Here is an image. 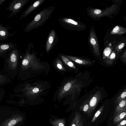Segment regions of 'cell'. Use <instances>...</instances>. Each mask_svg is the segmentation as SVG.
I'll return each mask as SVG.
<instances>
[{
  "label": "cell",
  "instance_id": "cell-6",
  "mask_svg": "<svg viewBox=\"0 0 126 126\" xmlns=\"http://www.w3.org/2000/svg\"><path fill=\"white\" fill-rule=\"evenodd\" d=\"M23 119L22 116L16 115L5 121L1 126H14L17 123L22 121Z\"/></svg>",
  "mask_w": 126,
  "mask_h": 126
},
{
  "label": "cell",
  "instance_id": "cell-9",
  "mask_svg": "<svg viewBox=\"0 0 126 126\" xmlns=\"http://www.w3.org/2000/svg\"><path fill=\"white\" fill-rule=\"evenodd\" d=\"M126 99L125 98L118 104L115 109L114 116L126 111Z\"/></svg>",
  "mask_w": 126,
  "mask_h": 126
},
{
  "label": "cell",
  "instance_id": "cell-14",
  "mask_svg": "<svg viewBox=\"0 0 126 126\" xmlns=\"http://www.w3.org/2000/svg\"><path fill=\"white\" fill-rule=\"evenodd\" d=\"M89 99H87L85 101L83 104L81 106L80 110L87 114L88 115L89 110Z\"/></svg>",
  "mask_w": 126,
  "mask_h": 126
},
{
  "label": "cell",
  "instance_id": "cell-24",
  "mask_svg": "<svg viewBox=\"0 0 126 126\" xmlns=\"http://www.w3.org/2000/svg\"><path fill=\"white\" fill-rule=\"evenodd\" d=\"M9 47L8 45H4L0 46L1 48L3 50H5L8 49Z\"/></svg>",
  "mask_w": 126,
  "mask_h": 126
},
{
  "label": "cell",
  "instance_id": "cell-21",
  "mask_svg": "<svg viewBox=\"0 0 126 126\" xmlns=\"http://www.w3.org/2000/svg\"><path fill=\"white\" fill-rule=\"evenodd\" d=\"M71 86V83L70 82H68L64 86V90L65 91H67L70 89Z\"/></svg>",
  "mask_w": 126,
  "mask_h": 126
},
{
  "label": "cell",
  "instance_id": "cell-25",
  "mask_svg": "<svg viewBox=\"0 0 126 126\" xmlns=\"http://www.w3.org/2000/svg\"><path fill=\"white\" fill-rule=\"evenodd\" d=\"M83 119L81 118L80 121L78 124L77 126H83Z\"/></svg>",
  "mask_w": 126,
  "mask_h": 126
},
{
  "label": "cell",
  "instance_id": "cell-17",
  "mask_svg": "<svg viewBox=\"0 0 126 126\" xmlns=\"http://www.w3.org/2000/svg\"><path fill=\"white\" fill-rule=\"evenodd\" d=\"M64 23L70 24L78 27H81V26L77 22L70 18H64L62 19Z\"/></svg>",
  "mask_w": 126,
  "mask_h": 126
},
{
  "label": "cell",
  "instance_id": "cell-20",
  "mask_svg": "<svg viewBox=\"0 0 126 126\" xmlns=\"http://www.w3.org/2000/svg\"><path fill=\"white\" fill-rule=\"evenodd\" d=\"M104 107V105H103L95 113L92 120V122H93L94 121L99 115L101 112L103 110Z\"/></svg>",
  "mask_w": 126,
  "mask_h": 126
},
{
  "label": "cell",
  "instance_id": "cell-5",
  "mask_svg": "<svg viewBox=\"0 0 126 126\" xmlns=\"http://www.w3.org/2000/svg\"><path fill=\"white\" fill-rule=\"evenodd\" d=\"M90 42L92 46L94 53L96 55L99 54V50L96 35L94 30L91 31L89 36Z\"/></svg>",
  "mask_w": 126,
  "mask_h": 126
},
{
  "label": "cell",
  "instance_id": "cell-29",
  "mask_svg": "<svg viewBox=\"0 0 126 126\" xmlns=\"http://www.w3.org/2000/svg\"><path fill=\"white\" fill-rule=\"evenodd\" d=\"M0 34L2 36H4L5 35V33L3 31H0Z\"/></svg>",
  "mask_w": 126,
  "mask_h": 126
},
{
  "label": "cell",
  "instance_id": "cell-12",
  "mask_svg": "<svg viewBox=\"0 0 126 126\" xmlns=\"http://www.w3.org/2000/svg\"><path fill=\"white\" fill-rule=\"evenodd\" d=\"M126 32V29L123 27L119 26H115L110 32V34H124Z\"/></svg>",
  "mask_w": 126,
  "mask_h": 126
},
{
  "label": "cell",
  "instance_id": "cell-23",
  "mask_svg": "<svg viewBox=\"0 0 126 126\" xmlns=\"http://www.w3.org/2000/svg\"><path fill=\"white\" fill-rule=\"evenodd\" d=\"M126 124V120H124L120 122L116 126H125Z\"/></svg>",
  "mask_w": 126,
  "mask_h": 126
},
{
  "label": "cell",
  "instance_id": "cell-19",
  "mask_svg": "<svg viewBox=\"0 0 126 126\" xmlns=\"http://www.w3.org/2000/svg\"><path fill=\"white\" fill-rule=\"evenodd\" d=\"M61 57L63 61L66 64H67L70 67L74 69L76 68V67L74 63L67 58L63 56H62Z\"/></svg>",
  "mask_w": 126,
  "mask_h": 126
},
{
  "label": "cell",
  "instance_id": "cell-2",
  "mask_svg": "<svg viewBox=\"0 0 126 126\" xmlns=\"http://www.w3.org/2000/svg\"><path fill=\"white\" fill-rule=\"evenodd\" d=\"M54 8V7L50 6L39 12L29 24L27 29L31 31L42 26L50 16Z\"/></svg>",
  "mask_w": 126,
  "mask_h": 126
},
{
  "label": "cell",
  "instance_id": "cell-7",
  "mask_svg": "<svg viewBox=\"0 0 126 126\" xmlns=\"http://www.w3.org/2000/svg\"><path fill=\"white\" fill-rule=\"evenodd\" d=\"M55 36V32L54 30H52L49 35L46 44V50L47 51H48L52 47Z\"/></svg>",
  "mask_w": 126,
  "mask_h": 126
},
{
  "label": "cell",
  "instance_id": "cell-1",
  "mask_svg": "<svg viewBox=\"0 0 126 126\" xmlns=\"http://www.w3.org/2000/svg\"><path fill=\"white\" fill-rule=\"evenodd\" d=\"M20 62L18 55L14 52L6 57L3 69L4 74L11 79H14L17 76Z\"/></svg>",
  "mask_w": 126,
  "mask_h": 126
},
{
  "label": "cell",
  "instance_id": "cell-18",
  "mask_svg": "<svg viewBox=\"0 0 126 126\" xmlns=\"http://www.w3.org/2000/svg\"><path fill=\"white\" fill-rule=\"evenodd\" d=\"M126 90L123 92L116 99L115 101V104L117 105L118 104L126 98Z\"/></svg>",
  "mask_w": 126,
  "mask_h": 126
},
{
  "label": "cell",
  "instance_id": "cell-31",
  "mask_svg": "<svg viewBox=\"0 0 126 126\" xmlns=\"http://www.w3.org/2000/svg\"></svg>",
  "mask_w": 126,
  "mask_h": 126
},
{
  "label": "cell",
  "instance_id": "cell-16",
  "mask_svg": "<svg viewBox=\"0 0 126 126\" xmlns=\"http://www.w3.org/2000/svg\"><path fill=\"white\" fill-rule=\"evenodd\" d=\"M126 111L121 112L114 116L113 121L115 123H118L126 117Z\"/></svg>",
  "mask_w": 126,
  "mask_h": 126
},
{
  "label": "cell",
  "instance_id": "cell-22",
  "mask_svg": "<svg viewBox=\"0 0 126 126\" xmlns=\"http://www.w3.org/2000/svg\"><path fill=\"white\" fill-rule=\"evenodd\" d=\"M5 92L4 88H0V98H2L5 94Z\"/></svg>",
  "mask_w": 126,
  "mask_h": 126
},
{
  "label": "cell",
  "instance_id": "cell-11",
  "mask_svg": "<svg viewBox=\"0 0 126 126\" xmlns=\"http://www.w3.org/2000/svg\"><path fill=\"white\" fill-rule=\"evenodd\" d=\"M11 79L5 74L0 73V86L7 84L12 81Z\"/></svg>",
  "mask_w": 126,
  "mask_h": 126
},
{
  "label": "cell",
  "instance_id": "cell-30",
  "mask_svg": "<svg viewBox=\"0 0 126 126\" xmlns=\"http://www.w3.org/2000/svg\"><path fill=\"white\" fill-rule=\"evenodd\" d=\"M57 66L60 69H61L62 68V67L61 65L59 64L58 63L57 64Z\"/></svg>",
  "mask_w": 126,
  "mask_h": 126
},
{
  "label": "cell",
  "instance_id": "cell-13",
  "mask_svg": "<svg viewBox=\"0 0 126 126\" xmlns=\"http://www.w3.org/2000/svg\"><path fill=\"white\" fill-rule=\"evenodd\" d=\"M49 121L53 126H65V121L64 119L55 118L50 119Z\"/></svg>",
  "mask_w": 126,
  "mask_h": 126
},
{
  "label": "cell",
  "instance_id": "cell-3",
  "mask_svg": "<svg viewBox=\"0 0 126 126\" xmlns=\"http://www.w3.org/2000/svg\"><path fill=\"white\" fill-rule=\"evenodd\" d=\"M117 8L116 5L113 4L104 10L96 9H91L89 11V13L93 17L99 18L113 13L116 11Z\"/></svg>",
  "mask_w": 126,
  "mask_h": 126
},
{
  "label": "cell",
  "instance_id": "cell-15",
  "mask_svg": "<svg viewBox=\"0 0 126 126\" xmlns=\"http://www.w3.org/2000/svg\"><path fill=\"white\" fill-rule=\"evenodd\" d=\"M81 118V114L78 112L75 114L73 119L70 126H77Z\"/></svg>",
  "mask_w": 126,
  "mask_h": 126
},
{
  "label": "cell",
  "instance_id": "cell-4",
  "mask_svg": "<svg viewBox=\"0 0 126 126\" xmlns=\"http://www.w3.org/2000/svg\"><path fill=\"white\" fill-rule=\"evenodd\" d=\"M99 91H97L90 99H89V110L88 116H91L94 111L97 104L100 100L101 95Z\"/></svg>",
  "mask_w": 126,
  "mask_h": 126
},
{
  "label": "cell",
  "instance_id": "cell-27",
  "mask_svg": "<svg viewBox=\"0 0 126 126\" xmlns=\"http://www.w3.org/2000/svg\"><path fill=\"white\" fill-rule=\"evenodd\" d=\"M125 43H122L120 44L118 47V48L120 50L122 48L125 46Z\"/></svg>",
  "mask_w": 126,
  "mask_h": 126
},
{
  "label": "cell",
  "instance_id": "cell-28",
  "mask_svg": "<svg viewBox=\"0 0 126 126\" xmlns=\"http://www.w3.org/2000/svg\"><path fill=\"white\" fill-rule=\"evenodd\" d=\"M32 91L35 93H36L39 91V89L37 88H35L32 90Z\"/></svg>",
  "mask_w": 126,
  "mask_h": 126
},
{
  "label": "cell",
  "instance_id": "cell-10",
  "mask_svg": "<svg viewBox=\"0 0 126 126\" xmlns=\"http://www.w3.org/2000/svg\"><path fill=\"white\" fill-rule=\"evenodd\" d=\"M66 56L73 61L80 64L86 65L91 63L90 61L81 58L71 56Z\"/></svg>",
  "mask_w": 126,
  "mask_h": 126
},
{
  "label": "cell",
  "instance_id": "cell-8",
  "mask_svg": "<svg viewBox=\"0 0 126 126\" xmlns=\"http://www.w3.org/2000/svg\"><path fill=\"white\" fill-rule=\"evenodd\" d=\"M45 0H38L32 4L25 12L24 16H26L39 7L44 1Z\"/></svg>",
  "mask_w": 126,
  "mask_h": 126
},
{
  "label": "cell",
  "instance_id": "cell-26",
  "mask_svg": "<svg viewBox=\"0 0 126 126\" xmlns=\"http://www.w3.org/2000/svg\"><path fill=\"white\" fill-rule=\"evenodd\" d=\"M25 3L23 4H24ZM22 5V4H21L20 3H18L15 5L14 6V8L16 9H18L21 7Z\"/></svg>",
  "mask_w": 126,
  "mask_h": 126
}]
</instances>
